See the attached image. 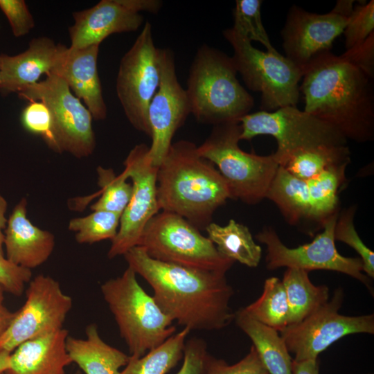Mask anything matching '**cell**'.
Here are the masks:
<instances>
[{"label": "cell", "instance_id": "obj_1", "mask_svg": "<svg viewBox=\"0 0 374 374\" xmlns=\"http://www.w3.org/2000/svg\"><path fill=\"white\" fill-rule=\"evenodd\" d=\"M123 256L128 267L150 285L159 308L184 328L218 330L234 320L229 305L234 291L226 274L159 261L140 246Z\"/></svg>", "mask_w": 374, "mask_h": 374}, {"label": "cell", "instance_id": "obj_2", "mask_svg": "<svg viewBox=\"0 0 374 374\" xmlns=\"http://www.w3.org/2000/svg\"><path fill=\"white\" fill-rule=\"evenodd\" d=\"M301 80L305 112L334 127L347 141L374 139L373 78L330 51L312 60Z\"/></svg>", "mask_w": 374, "mask_h": 374}, {"label": "cell", "instance_id": "obj_3", "mask_svg": "<svg viewBox=\"0 0 374 374\" xmlns=\"http://www.w3.org/2000/svg\"><path fill=\"white\" fill-rule=\"evenodd\" d=\"M197 148L186 140L172 143L158 167L157 186L160 210L181 216L200 231L231 195L215 165Z\"/></svg>", "mask_w": 374, "mask_h": 374}, {"label": "cell", "instance_id": "obj_4", "mask_svg": "<svg viewBox=\"0 0 374 374\" xmlns=\"http://www.w3.org/2000/svg\"><path fill=\"white\" fill-rule=\"evenodd\" d=\"M232 57L213 47H199L190 67L187 96L191 114L213 125L238 121L254 105L238 80Z\"/></svg>", "mask_w": 374, "mask_h": 374}, {"label": "cell", "instance_id": "obj_5", "mask_svg": "<svg viewBox=\"0 0 374 374\" xmlns=\"http://www.w3.org/2000/svg\"><path fill=\"white\" fill-rule=\"evenodd\" d=\"M100 290L130 358H140L175 333L172 319L141 286L129 267L120 276L103 283Z\"/></svg>", "mask_w": 374, "mask_h": 374}, {"label": "cell", "instance_id": "obj_6", "mask_svg": "<svg viewBox=\"0 0 374 374\" xmlns=\"http://www.w3.org/2000/svg\"><path fill=\"white\" fill-rule=\"evenodd\" d=\"M240 133L238 121L213 125L197 152L217 167L231 199L256 204L266 197L279 165L274 154L261 156L242 150L239 146Z\"/></svg>", "mask_w": 374, "mask_h": 374}, {"label": "cell", "instance_id": "obj_7", "mask_svg": "<svg viewBox=\"0 0 374 374\" xmlns=\"http://www.w3.org/2000/svg\"><path fill=\"white\" fill-rule=\"evenodd\" d=\"M138 246L155 260L202 271L226 274L235 263L185 218L164 211L148 222Z\"/></svg>", "mask_w": 374, "mask_h": 374}, {"label": "cell", "instance_id": "obj_8", "mask_svg": "<svg viewBox=\"0 0 374 374\" xmlns=\"http://www.w3.org/2000/svg\"><path fill=\"white\" fill-rule=\"evenodd\" d=\"M223 35L233 49L232 59L237 72L249 89L261 93V105L265 111L296 106L303 69L280 53L256 48L232 28L223 30Z\"/></svg>", "mask_w": 374, "mask_h": 374}, {"label": "cell", "instance_id": "obj_9", "mask_svg": "<svg viewBox=\"0 0 374 374\" xmlns=\"http://www.w3.org/2000/svg\"><path fill=\"white\" fill-rule=\"evenodd\" d=\"M238 122L240 140H251L260 135L276 139L277 148L273 154L279 166L298 151L322 145H346L348 141L334 127L296 106L249 113Z\"/></svg>", "mask_w": 374, "mask_h": 374}, {"label": "cell", "instance_id": "obj_10", "mask_svg": "<svg viewBox=\"0 0 374 374\" xmlns=\"http://www.w3.org/2000/svg\"><path fill=\"white\" fill-rule=\"evenodd\" d=\"M17 93L20 98L40 100L48 107L53 121V150L68 152L78 159L93 152L96 142L92 116L61 77L48 75Z\"/></svg>", "mask_w": 374, "mask_h": 374}, {"label": "cell", "instance_id": "obj_11", "mask_svg": "<svg viewBox=\"0 0 374 374\" xmlns=\"http://www.w3.org/2000/svg\"><path fill=\"white\" fill-rule=\"evenodd\" d=\"M160 78L159 48L154 45L151 24L146 21L120 61L116 90L130 124L150 137L148 109Z\"/></svg>", "mask_w": 374, "mask_h": 374}, {"label": "cell", "instance_id": "obj_12", "mask_svg": "<svg viewBox=\"0 0 374 374\" xmlns=\"http://www.w3.org/2000/svg\"><path fill=\"white\" fill-rule=\"evenodd\" d=\"M338 215L328 220L322 232L311 242L295 248L285 246L272 227H264L256 238L267 246V268L274 270L286 267L308 271H335L359 280L371 290L370 280L363 273V263L360 258L345 257L336 249L334 231Z\"/></svg>", "mask_w": 374, "mask_h": 374}, {"label": "cell", "instance_id": "obj_13", "mask_svg": "<svg viewBox=\"0 0 374 374\" xmlns=\"http://www.w3.org/2000/svg\"><path fill=\"white\" fill-rule=\"evenodd\" d=\"M344 292L337 289L332 299L301 322L287 326L280 333L294 360L317 359L331 344L351 334L374 333V315L346 316L339 313Z\"/></svg>", "mask_w": 374, "mask_h": 374}, {"label": "cell", "instance_id": "obj_14", "mask_svg": "<svg viewBox=\"0 0 374 374\" xmlns=\"http://www.w3.org/2000/svg\"><path fill=\"white\" fill-rule=\"evenodd\" d=\"M72 305L71 297L53 278L39 274L32 278L24 304L0 338V352L11 353L27 340L63 328Z\"/></svg>", "mask_w": 374, "mask_h": 374}, {"label": "cell", "instance_id": "obj_15", "mask_svg": "<svg viewBox=\"0 0 374 374\" xmlns=\"http://www.w3.org/2000/svg\"><path fill=\"white\" fill-rule=\"evenodd\" d=\"M148 148L144 143L135 145L124 161L123 172L132 181V194L121 216L117 234L112 240L107 253L110 259L123 256L138 246L145 226L160 211L157 186L158 167L152 165L148 157Z\"/></svg>", "mask_w": 374, "mask_h": 374}, {"label": "cell", "instance_id": "obj_16", "mask_svg": "<svg viewBox=\"0 0 374 374\" xmlns=\"http://www.w3.org/2000/svg\"><path fill=\"white\" fill-rule=\"evenodd\" d=\"M354 1H338L329 12H309L294 6L281 31L285 57L304 69L315 57L330 52L343 33Z\"/></svg>", "mask_w": 374, "mask_h": 374}, {"label": "cell", "instance_id": "obj_17", "mask_svg": "<svg viewBox=\"0 0 374 374\" xmlns=\"http://www.w3.org/2000/svg\"><path fill=\"white\" fill-rule=\"evenodd\" d=\"M159 62L160 83L148 109L152 139L148 157L155 167L159 166L172 143L175 132L191 114L186 91L177 78L172 51L169 48H159Z\"/></svg>", "mask_w": 374, "mask_h": 374}, {"label": "cell", "instance_id": "obj_18", "mask_svg": "<svg viewBox=\"0 0 374 374\" xmlns=\"http://www.w3.org/2000/svg\"><path fill=\"white\" fill-rule=\"evenodd\" d=\"M159 0H101L87 9L73 13L74 23L69 28L70 48L100 44L114 33L134 32L143 24L141 11L157 13Z\"/></svg>", "mask_w": 374, "mask_h": 374}, {"label": "cell", "instance_id": "obj_19", "mask_svg": "<svg viewBox=\"0 0 374 374\" xmlns=\"http://www.w3.org/2000/svg\"><path fill=\"white\" fill-rule=\"evenodd\" d=\"M68 47L55 44L47 37L30 41L28 48L17 55L0 54V93H18L39 82L40 76L53 74L60 66Z\"/></svg>", "mask_w": 374, "mask_h": 374}, {"label": "cell", "instance_id": "obj_20", "mask_svg": "<svg viewBox=\"0 0 374 374\" xmlns=\"http://www.w3.org/2000/svg\"><path fill=\"white\" fill-rule=\"evenodd\" d=\"M3 246L9 262L30 270L44 263L53 251L54 235L29 220L26 198L17 203L7 221Z\"/></svg>", "mask_w": 374, "mask_h": 374}, {"label": "cell", "instance_id": "obj_21", "mask_svg": "<svg viewBox=\"0 0 374 374\" xmlns=\"http://www.w3.org/2000/svg\"><path fill=\"white\" fill-rule=\"evenodd\" d=\"M100 45L81 48L68 47L55 74L68 84L75 96L82 99L97 121L106 118L107 106L103 96L98 72V55Z\"/></svg>", "mask_w": 374, "mask_h": 374}, {"label": "cell", "instance_id": "obj_22", "mask_svg": "<svg viewBox=\"0 0 374 374\" xmlns=\"http://www.w3.org/2000/svg\"><path fill=\"white\" fill-rule=\"evenodd\" d=\"M68 330L62 328L19 344L10 354L6 374H65L72 362L66 350Z\"/></svg>", "mask_w": 374, "mask_h": 374}, {"label": "cell", "instance_id": "obj_23", "mask_svg": "<svg viewBox=\"0 0 374 374\" xmlns=\"http://www.w3.org/2000/svg\"><path fill=\"white\" fill-rule=\"evenodd\" d=\"M85 335V339L68 336L66 350L71 362L85 374H122L120 369L128 364L130 355L107 344L95 323L86 327Z\"/></svg>", "mask_w": 374, "mask_h": 374}, {"label": "cell", "instance_id": "obj_24", "mask_svg": "<svg viewBox=\"0 0 374 374\" xmlns=\"http://www.w3.org/2000/svg\"><path fill=\"white\" fill-rule=\"evenodd\" d=\"M234 320L251 339L252 346L269 374H292V359L284 339L276 330L251 317L244 308L235 312Z\"/></svg>", "mask_w": 374, "mask_h": 374}, {"label": "cell", "instance_id": "obj_25", "mask_svg": "<svg viewBox=\"0 0 374 374\" xmlns=\"http://www.w3.org/2000/svg\"><path fill=\"white\" fill-rule=\"evenodd\" d=\"M278 207L292 225L310 222L311 204L307 181L298 179L278 166L266 197Z\"/></svg>", "mask_w": 374, "mask_h": 374}, {"label": "cell", "instance_id": "obj_26", "mask_svg": "<svg viewBox=\"0 0 374 374\" xmlns=\"http://www.w3.org/2000/svg\"><path fill=\"white\" fill-rule=\"evenodd\" d=\"M205 230L207 237L224 258L249 267L258 265L262 249L245 225L231 219L225 226L211 222Z\"/></svg>", "mask_w": 374, "mask_h": 374}, {"label": "cell", "instance_id": "obj_27", "mask_svg": "<svg viewBox=\"0 0 374 374\" xmlns=\"http://www.w3.org/2000/svg\"><path fill=\"white\" fill-rule=\"evenodd\" d=\"M308 273L296 268H287L284 273L282 283L288 305L287 326L301 322L328 301V287L312 284Z\"/></svg>", "mask_w": 374, "mask_h": 374}, {"label": "cell", "instance_id": "obj_28", "mask_svg": "<svg viewBox=\"0 0 374 374\" xmlns=\"http://www.w3.org/2000/svg\"><path fill=\"white\" fill-rule=\"evenodd\" d=\"M348 165L331 167L307 181L311 204L310 221L323 227L333 215L339 213V193L346 181Z\"/></svg>", "mask_w": 374, "mask_h": 374}, {"label": "cell", "instance_id": "obj_29", "mask_svg": "<svg viewBox=\"0 0 374 374\" xmlns=\"http://www.w3.org/2000/svg\"><path fill=\"white\" fill-rule=\"evenodd\" d=\"M350 161L347 145H322L295 152L281 167L295 177L308 181L331 167L348 165Z\"/></svg>", "mask_w": 374, "mask_h": 374}, {"label": "cell", "instance_id": "obj_30", "mask_svg": "<svg viewBox=\"0 0 374 374\" xmlns=\"http://www.w3.org/2000/svg\"><path fill=\"white\" fill-rule=\"evenodd\" d=\"M190 329L172 335L162 344L138 359L130 358L122 374H166L183 358Z\"/></svg>", "mask_w": 374, "mask_h": 374}, {"label": "cell", "instance_id": "obj_31", "mask_svg": "<svg viewBox=\"0 0 374 374\" xmlns=\"http://www.w3.org/2000/svg\"><path fill=\"white\" fill-rule=\"evenodd\" d=\"M244 309L258 321L281 332L287 326L288 317L287 301L282 280L276 277L267 278L262 295Z\"/></svg>", "mask_w": 374, "mask_h": 374}, {"label": "cell", "instance_id": "obj_32", "mask_svg": "<svg viewBox=\"0 0 374 374\" xmlns=\"http://www.w3.org/2000/svg\"><path fill=\"white\" fill-rule=\"evenodd\" d=\"M100 198L91 206L94 211H105L122 215L132 194V185L122 172L117 175L113 169L98 166L96 170Z\"/></svg>", "mask_w": 374, "mask_h": 374}, {"label": "cell", "instance_id": "obj_33", "mask_svg": "<svg viewBox=\"0 0 374 374\" xmlns=\"http://www.w3.org/2000/svg\"><path fill=\"white\" fill-rule=\"evenodd\" d=\"M121 216L112 212L94 211L87 216L71 219L68 229L75 233L79 244H93L108 239L112 241L117 234Z\"/></svg>", "mask_w": 374, "mask_h": 374}, {"label": "cell", "instance_id": "obj_34", "mask_svg": "<svg viewBox=\"0 0 374 374\" xmlns=\"http://www.w3.org/2000/svg\"><path fill=\"white\" fill-rule=\"evenodd\" d=\"M260 0H237L233 10V26L232 28L249 41L261 43L267 51L277 54L272 46L261 18Z\"/></svg>", "mask_w": 374, "mask_h": 374}, {"label": "cell", "instance_id": "obj_35", "mask_svg": "<svg viewBox=\"0 0 374 374\" xmlns=\"http://www.w3.org/2000/svg\"><path fill=\"white\" fill-rule=\"evenodd\" d=\"M356 208L350 206L339 213L335 226V240L346 243L360 256L364 272L374 278V253L361 240L355 225L354 217Z\"/></svg>", "mask_w": 374, "mask_h": 374}, {"label": "cell", "instance_id": "obj_36", "mask_svg": "<svg viewBox=\"0 0 374 374\" xmlns=\"http://www.w3.org/2000/svg\"><path fill=\"white\" fill-rule=\"evenodd\" d=\"M346 51L363 43L374 33V1L353 7L343 32Z\"/></svg>", "mask_w": 374, "mask_h": 374}, {"label": "cell", "instance_id": "obj_37", "mask_svg": "<svg viewBox=\"0 0 374 374\" xmlns=\"http://www.w3.org/2000/svg\"><path fill=\"white\" fill-rule=\"evenodd\" d=\"M21 123L28 132L39 136L52 149L53 121L48 107L42 101L30 100L22 110Z\"/></svg>", "mask_w": 374, "mask_h": 374}, {"label": "cell", "instance_id": "obj_38", "mask_svg": "<svg viewBox=\"0 0 374 374\" xmlns=\"http://www.w3.org/2000/svg\"><path fill=\"white\" fill-rule=\"evenodd\" d=\"M205 374H269L262 363L255 348L251 346L249 353L239 362L229 364L222 359L210 354L205 364Z\"/></svg>", "mask_w": 374, "mask_h": 374}, {"label": "cell", "instance_id": "obj_39", "mask_svg": "<svg viewBox=\"0 0 374 374\" xmlns=\"http://www.w3.org/2000/svg\"><path fill=\"white\" fill-rule=\"evenodd\" d=\"M0 9L6 15L15 37L27 35L35 26L34 19L24 0H0Z\"/></svg>", "mask_w": 374, "mask_h": 374}, {"label": "cell", "instance_id": "obj_40", "mask_svg": "<svg viewBox=\"0 0 374 374\" xmlns=\"http://www.w3.org/2000/svg\"><path fill=\"white\" fill-rule=\"evenodd\" d=\"M208 355L204 339L193 337L186 340L183 363L176 374H205V364Z\"/></svg>", "mask_w": 374, "mask_h": 374}, {"label": "cell", "instance_id": "obj_41", "mask_svg": "<svg viewBox=\"0 0 374 374\" xmlns=\"http://www.w3.org/2000/svg\"><path fill=\"white\" fill-rule=\"evenodd\" d=\"M31 279V270L16 266L0 256V284L6 292L21 296Z\"/></svg>", "mask_w": 374, "mask_h": 374}, {"label": "cell", "instance_id": "obj_42", "mask_svg": "<svg viewBox=\"0 0 374 374\" xmlns=\"http://www.w3.org/2000/svg\"><path fill=\"white\" fill-rule=\"evenodd\" d=\"M341 55L373 78L374 33L363 43L346 51Z\"/></svg>", "mask_w": 374, "mask_h": 374}, {"label": "cell", "instance_id": "obj_43", "mask_svg": "<svg viewBox=\"0 0 374 374\" xmlns=\"http://www.w3.org/2000/svg\"><path fill=\"white\" fill-rule=\"evenodd\" d=\"M5 290L0 284V338L9 326L15 312H11L6 305Z\"/></svg>", "mask_w": 374, "mask_h": 374}, {"label": "cell", "instance_id": "obj_44", "mask_svg": "<svg viewBox=\"0 0 374 374\" xmlns=\"http://www.w3.org/2000/svg\"><path fill=\"white\" fill-rule=\"evenodd\" d=\"M292 374H319L317 359L296 361L292 359Z\"/></svg>", "mask_w": 374, "mask_h": 374}, {"label": "cell", "instance_id": "obj_45", "mask_svg": "<svg viewBox=\"0 0 374 374\" xmlns=\"http://www.w3.org/2000/svg\"><path fill=\"white\" fill-rule=\"evenodd\" d=\"M8 207L6 199L0 195V256H4L3 241L4 233L3 229H6L8 220L6 217V213Z\"/></svg>", "mask_w": 374, "mask_h": 374}, {"label": "cell", "instance_id": "obj_46", "mask_svg": "<svg viewBox=\"0 0 374 374\" xmlns=\"http://www.w3.org/2000/svg\"><path fill=\"white\" fill-rule=\"evenodd\" d=\"M10 354L6 352H0V372L5 371L9 368Z\"/></svg>", "mask_w": 374, "mask_h": 374}, {"label": "cell", "instance_id": "obj_47", "mask_svg": "<svg viewBox=\"0 0 374 374\" xmlns=\"http://www.w3.org/2000/svg\"><path fill=\"white\" fill-rule=\"evenodd\" d=\"M0 374H6L5 371L0 372ZM72 374H82L80 371H77L76 372L72 373Z\"/></svg>", "mask_w": 374, "mask_h": 374}, {"label": "cell", "instance_id": "obj_48", "mask_svg": "<svg viewBox=\"0 0 374 374\" xmlns=\"http://www.w3.org/2000/svg\"><path fill=\"white\" fill-rule=\"evenodd\" d=\"M0 78H1V58H0Z\"/></svg>", "mask_w": 374, "mask_h": 374}]
</instances>
